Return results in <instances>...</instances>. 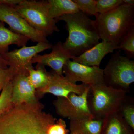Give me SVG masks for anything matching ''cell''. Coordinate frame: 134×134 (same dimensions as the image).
Returning <instances> with one entry per match:
<instances>
[{
    "mask_svg": "<svg viewBox=\"0 0 134 134\" xmlns=\"http://www.w3.org/2000/svg\"><path fill=\"white\" fill-rule=\"evenodd\" d=\"M43 108L40 102L12 105L0 115V134H47L57 120L43 111Z\"/></svg>",
    "mask_w": 134,
    "mask_h": 134,
    "instance_id": "obj_1",
    "label": "cell"
},
{
    "mask_svg": "<svg viewBox=\"0 0 134 134\" xmlns=\"http://www.w3.org/2000/svg\"><path fill=\"white\" fill-rule=\"evenodd\" d=\"M57 23H66L69 35L63 43L64 47L74 57L81 55L99 43L100 40L94 20L79 11L55 19Z\"/></svg>",
    "mask_w": 134,
    "mask_h": 134,
    "instance_id": "obj_2",
    "label": "cell"
},
{
    "mask_svg": "<svg viewBox=\"0 0 134 134\" xmlns=\"http://www.w3.org/2000/svg\"><path fill=\"white\" fill-rule=\"evenodd\" d=\"M96 18L94 23L100 39L118 46L122 37L134 26V6L123 3Z\"/></svg>",
    "mask_w": 134,
    "mask_h": 134,
    "instance_id": "obj_3",
    "label": "cell"
},
{
    "mask_svg": "<svg viewBox=\"0 0 134 134\" xmlns=\"http://www.w3.org/2000/svg\"><path fill=\"white\" fill-rule=\"evenodd\" d=\"M126 94L105 83L90 86L87 102L93 118L104 120L111 114L119 111Z\"/></svg>",
    "mask_w": 134,
    "mask_h": 134,
    "instance_id": "obj_4",
    "label": "cell"
},
{
    "mask_svg": "<svg viewBox=\"0 0 134 134\" xmlns=\"http://www.w3.org/2000/svg\"><path fill=\"white\" fill-rule=\"evenodd\" d=\"M14 8L32 28L46 37L59 31L56 20L49 14L47 1L23 0Z\"/></svg>",
    "mask_w": 134,
    "mask_h": 134,
    "instance_id": "obj_5",
    "label": "cell"
},
{
    "mask_svg": "<svg viewBox=\"0 0 134 134\" xmlns=\"http://www.w3.org/2000/svg\"><path fill=\"white\" fill-rule=\"evenodd\" d=\"M121 51L118 49L103 69L104 81L107 86L127 93L134 82V61L121 55Z\"/></svg>",
    "mask_w": 134,
    "mask_h": 134,
    "instance_id": "obj_6",
    "label": "cell"
},
{
    "mask_svg": "<svg viewBox=\"0 0 134 134\" xmlns=\"http://www.w3.org/2000/svg\"><path fill=\"white\" fill-rule=\"evenodd\" d=\"M90 87L88 86L81 95L72 93L67 97H58L53 103L56 114L70 121L93 118L87 102Z\"/></svg>",
    "mask_w": 134,
    "mask_h": 134,
    "instance_id": "obj_7",
    "label": "cell"
},
{
    "mask_svg": "<svg viewBox=\"0 0 134 134\" xmlns=\"http://www.w3.org/2000/svg\"><path fill=\"white\" fill-rule=\"evenodd\" d=\"M52 44L50 43H37L36 45L23 47L19 49L1 53L8 63V67L13 68L17 74L28 76V70L33 66L32 60L39 53L52 49Z\"/></svg>",
    "mask_w": 134,
    "mask_h": 134,
    "instance_id": "obj_8",
    "label": "cell"
},
{
    "mask_svg": "<svg viewBox=\"0 0 134 134\" xmlns=\"http://www.w3.org/2000/svg\"><path fill=\"white\" fill-rule=\"evenodd\" d=\"M0 21L6 23L15 33L37 43H49L46 37L32 28L14 8L0 3Z\"/></svg>",
    "mask_w": 134,
    "mask_h": 134,
    "instance_id": "obj_9",
    "label": "cell"
},
{
    "mask_svg": "<svg viewBox=\"0 0 134 134\" xmlns=\"http://www.w3.org/2000/svg\"><path fill=\"white\" fill-rule=\"evenodd\" d=\"M63 74L70 81L74 83L77 82L91 86L105 83L103 69L100 68L89 66L69 60L64 66Z\"/></svg>",
    "mask_w": 134,
    "mask_h": 134,
    "instance_id": "obj_10",
    "label": "cell"
},
{
    "mask_svg": "<svg viewBox=\"0 0 134 134\" xmlns=\"http://www.w3.org/2000/svg\"><path fill=\"white\" fill-rule=\"evenodd\" d=\"M51 72V79L48 84L36 91V96L41 97L45 94L50 93L58 97H67L70 93L81 95L89 85L83 83L77 84L70 81L63 75H59L53 71Z\"/></svg>",
    "mask_w": 134,
    "mask_h": 134,
    "instance_id": "obj_11",
    "label": "cell"
},
{
    "mask_svg": "<svg viewBox=\"0 0 134 134\" xmlns=\"http://www.w3.org/2000/svg\"><path fill=\"white\" fill-rule=\"evenodd\" d=\"M52 49L50 53L34 56L32 62L50 67L56 74L62 75L63 67L73 57L65 48L62 41L57 42Z\"/></svg>",
    "mask_w": 134,
    "mask_h": 134,
    "instance_id": "obj_12",
    "label": "cell"
},
{
    "mask_svg": "<svg viewBox=\"0 0 134 134\" xmlns=\"http://www.w3.org/2000/svg\"><path fill=\"white\" fill-rule=\"evenodd\" d=\"M11 82V100L13 104L23 103L35 104L40 103L36 97V90L30 82L28 76L17 74L13 77Z\"/></svg>",
    "mask_w": 134,
    "mask_h": 134,
    "instance_id": "obj_13",
    "label": "cell"
},
{
    "mask_svg": "<svg viewBox=\"0 0 134 134\" xmlns=\"http://www.w3.org/2000/svg\"><path fill=\"white\" fill-rule=\"evenodd\" d=\"M116 49H119L117 45L102 40L81 55L74 57L72 59L85 66L100 68V62L104 57Z\"/></svg>",
    "mask_w": 134,
    "mask_h": 134,
    "instance_id": "obj_14",
    "label": "cell"
},
{
    "mask_svg": "<svg viewBox=\"0 0 134 134\" xmlns=\"http://www.w3.org/2000/svg\"><path fill=\"white\" fill-rule=\"evenodd\" d=\"M100 134H134L119 111L113 113L104 120Z\"/></svg>",
    "mask_w": 134,
    "mask_h": 134,
    "instance_id": "obj_15",
    "label": "cell"
},
{
    "mask_svg": "<svg viewBox=\"0 0 134 134\" xmlns=\"http://www.w3.org/2000/svg\"><path fill=\"white\" fill-rule=\"evenodd\" d=\"M103 121L93 118L70 121L69 134H100Z\"/></svg>",
    "mask_w": 134,
    "mask_h": 134,
    "instance_id": "obj_16",
    "label": "cell"
},
{
    "mask_svg": "<svg viewBox=\"0 0 134 134\" xmlns=\"http://www.w3.org/2000/svg\"><path fill=\"white\" fill-rule=\"evenodd\" d=\"M29 39L6 28L5 23L0 21V53L8 52L9 46L15 45L19 47L26 46Z\"/></svg>",
    "mask_w": 134,
    "mask_h": 134,
    "instance_id": "obj_17",
    "label": "cell"
},
{
    "mask_svg": "<svg viewBox=\"0 0 134 134\" xmlns=\"http://www.w3.org/2000/svg\"><path fill=\"white\" fill-rule=\"evenodd\" d=\"M47 5L49 14L54 19L79 11L73 0H48Z\"/></svg>",
    "mask_w": 134,
    "mask_h": 134,
    "instance_id": "obj_18",
    "label": "cell"
},
{
    "mask_svg": "<svg viewBox=\"0 0 134 134\" xmlns=\"http://www.w3.org/2000/svg\"><path fill=\"white\" fill-rule=\"evenodd\" d=\"M36 69L31 67L28 70V78L30 82L36 90L46 86L51 79V72L47 71L44 65L37 63Z\"/></svg>",
    "mask_w": 134,
    "mask_h": 134,
    "instance_id": "obj_19",
    "label": "cell"
},
{
    "mask_svg": "<svg viewBox=\"0 0 134 134\" xmlns=\"http://www.w3.org/2000/svg\"><path fill=\"white\" fill-rule=\"evenodd\" d=\"M118 46L120 50L125 51L127 57L134 58V26L122 37Z\"/></svg>",
    "mask_w": 134,
    "mask_h": 134,
    "instance_id": "obj_20",
    "label": "cell"
},
{
    "mask_svg": "<svg viewBox=\"0 0 134 134\" xmlns=\"http://www.w3.org/2000/svg\"><path fill=\"white\" fill-rule=\"evenodd\" d=\"M119 112L126 122L134 130V103L133 100L127 97Z\"/></svg>",
    "mask_w": 134,
    "mask_h": 134,
    "instance_id": "obj_21",
    "label": "cell"
},
{
    "mask_svg": "<svg viewBox=\"0 0 134 134\" xmlns=\"http://www.w3.org/2000/svg\"><path fill=\"white\" fill-rule=\"evenodd\" d=\"M12 86L11 81L3 89L0 94V115L12 106L11 102Z\"/></svg>",
    "mask_w": 134,
    "mask_h": 134,
    "instance_id": "obj_22",
    "label": "cell"
},
{
    "mask_svg": "<svg viewBox=\"0 0 134 134\" xmlns=\"http://www.w3.org/2000/svg\"><path fill=\"white\" fill-rule=\"evenodd\" d=\"M122 4V0H96L97 12L98 14H105Z\"/></svg>",
    "mask_w": 134,
    "mask_h": 134,
    "instance_id": "obj_23",
    "label": "cell"
},
{
    "mask_svg": "<svg viewBox=\"0 0 134 134\" xmlns=\"http://www.w3.org/2000/svg\"><path fill=\"white\" fill-rule=\"evenodd\" d=\"M77 6L79 11L86 14L97 16L96 0H73Z\"/></svg>",
    "mask_w": 134,
    "mask_h": 134,
    "instance_id": "obj_24",
    "label": "cell"
},
{
    "mask_svg": "<svg viewBox=\"0 0 134 134\" xmlns=\"http://www.w3.org/2000/svg\"><path fill=\"white\" fill-rule=\"evenodd\" d=\"M47 134H69V130L67 129L65 121L60 119L50 126L47 131Z\"/></svg>",
    "mask_w": 134,
    "mask_h": 134,
    "instance_id": "obj_25",
    "label": "cell"
},
{
    "mask_svg": "<svg viewBox=\"0 0 134 134\" xmlns=\"http://www.w3.org/2000/svg\"><path fill=\"white\" fill-rule=\"evenodd\" d=\"M16 74L17 73L15 70L11 67L0 70V92Z\"/></svg>",
    "mask_w": 134,
    "mask_h": 134,
    "instance_id": "obj_26",
    "label": "cell"
},
{
    "mask_svg": "<svg viewBox=\"0 0 134 134\" xmlns=\"http://www.w3.org/2000/svg\"><path fill=\"white\" fill-rule=\"evenodd\" d=\"M23 0H0V3L10 7H15L21 2Z\"/></svg>",
    "mask_w": 134,
    "mask_h": 134,
    "instance_id": "obj_27",
    "label": "cell"
},
{
    "mask_svg": "<svg viewBox=\"0 0 134 134\" xmlns=\"http://www.w3.org/2000/svg\"><path fill=\"white\" fill-rule=\"evenodd\" d=\"M8 67V63L4 58L2 56L1 53H0V70H1L6 69Z\"/></svg>",
    "mask_w": 134,
    "mask_h": 134,
    "instance_id": "obj_28",
    "label": "cell"
},
{
    "mask_svg": "<svg viewBox=\"0 0 134 134\" xmlns=\"http://www.w3.org/2000/svg\"><path fill=\"white\" fill-rule=\"evenodd\" d=\"M123 3L130 6H134V0H122Z\"/></svg>",
    "mask_w": 134,
    "mask_h": 134,
    "instance_id": "obj_29",
    "label": "cell"
}]
</instances>
